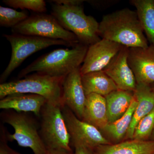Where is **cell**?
I'll list each match as a JSON object with an SVG mask.
<instances>
[{"label": "cell", "instance_id": "6da1fadb", "mask_svg": "<svg viewBox=\"0 0 154 154\" xmlns=\"http://www.w3.org/2000/svg\"><path fill=\"white\" fill-rule=\"evenodd\" d=\"M99 33L102 38L128 48L149 46L136 11L127 8L105 15L99 23Z\"/></svg>", "mask_w": 154, "mask_h": 154}, {"label": "cell", "instance_id": "7a4b0ae2", "mask_svg": "<svg viewBox=\"0 0 154 154\" xmlns=\"http://www.w3.org/2000/svg\"><path fill=\"white\" fill-rule=\"evenodd\" d=\"M89 46L79 43L71 48H59L41 56L22 69L18 75L22 79L31 73L53 77H66L81 67Z\"/></svg>", "mask_w": 154, "mask_h": 154}, {"label": "cell", "instance_id": "3957f363", "mask_svg": "<svg viewBox=\"0 0 154 154\" xmlns=\"http://www.w3.org/2000/svg\"><path fill=\"white\" fill-rule=\"evenodd\" d=\"M65 78L33 73L22 79L1 84L0 99L14 94H36L44 97L48 104L62 108V86Z\"/></svg>", "mask_w": 154, "mask_h": 154}, {"label": "cell", "instance_id": "277c9868", "mask_svg": "<svg viewBox=\"0 0 154 154\" xmlns=\"http://www.w3.org/2000/svg\"><path fill=\"white\" fill-rule=\"evenodd\" d=\"M58 5L53 3L51 15L66 30L75 34L81 44L89 46L101 40L99 23L91 16L85 14L83 3Z\"/></svg>", "mask_w": 154, "mask_h": 154}, {"label": "cell", "instance_id": "5b68a950", "mask_svg": "<svg viewBox=\"0 0 154 154\" xmlns=\"http://www.w3.org/2000/svg\"><path fill=\"white\" fill-rule=\"evenodd\" d=\"M3 36L11 44V56L8 66L0 76L1 84L5 82L12 73L33 54L53 45H61L73 47L67 42L60 39L17 33L4 34Z\"/></svg>", "mask_w": 154, "mask_h": 154}, {"label": "cell", "instance_id": "8992f818", "mask_svg": "<svg viewBox=\"0 0 154 154\" xmlns=\"http://www.w3.org/2000/svg\"><path fill=\"white\" fill-rule=\"evenodd\" d=\"M3 122L10 125L14 130L11 134L7 133L8 140H15L20 146L29 148L34 154H46L36 122L27 113L5 110L1 113Z\"/></svg>", "mask_w": 154, "mask_h": 154}, {"label": "cell", "instance_id": "52a82bcc", "mask_svg": "<svg viewBox=\"0 0 154 154\" xmlns=\"http://www.w3.org/2000/svg\"><path fill=\"white\" fill-rule=\"evenodd\" d=\"M39 134L47 149L72 151L71 138L61 107L46 103L42 109Z\"/></svg>", "mask_w": 154, "mask_h": 154}, {"label": "cell", "instance_id": "ba28073f", "mask_svg": "<svg viewBox=\"0 0 154 154\" xmlns=\"http://www.w3.org/2000/svg\"><path fill=\"white\" fill-rule=\"evenodd\" d=\"M12 33L60 39L72 46L79 43L74 33L66 30L52 15L37 14L11 28Z\"/></svg>", "mask_w": 154, "mask_h": 154}, {"label": "cell", "instance_id": "9c48e42d", "mask_svg": "<svg viewBox=\"0 0 154 154\" xmlns=\"http://www.w3.org/2000/svg\"><path fill=\"white\" fill-rule=\"evenodd\" d=\"M62 111L72 144H80L93 149L99 146L110 144L99 129L78 118L68 107L64 106Z\"/></svg>", "mask_w": 154, "mask_h": 154}, {"label": "cell", "instance_id": "30bf717a", "mask_svg": "<svg viewBox=\"0 0 154 154\" xmlns=\"http://www.w3.org/2000/svg\"><path fill=\"white\" fill-rule=\"evenodd\" d=\"M123 46L104 38L89 46L80 67L81 75L103 70Z\"/></svg>", "mask_w": 154, "mask_h": 154}, {"label": "cell", "instance_id": "8fae6325", "mask_svg": "<svg viewBox=\"0 0 154 154\" xmlns=\"http://www.w3.org/2000/svg\"><path fill=\"white\" fill-rule=\"evenodd\" d=\"M128 48L123 46L103 71L113 80L119 90L134 93L137 82L128 64Z\"/></svg>", "mask_w": 154, "mask_h": 154}, {"label": "cell", "instance_id": "7c38bea8", "mask_svg": "<svg viewBox=\"0 0 154 154\" xmlns=\"http://www.w3.org/2000/svg\"><path fill=\"white\" fill-rule=\"evenodd\" d=\"M80 67L65 78L62 86V100L64 106L68 107L78 118L82 119L87 96L82 82Z\"/></svg>", "mask_w": 154, "mask_h": 154}, {"label": "cell", "instance_id": "4fadbf2b", "mask_svg": "<svg viewBox=\"0 0 154 154\" xmlns=\"http://www.w3.org/2000/svg\"><path fill=\"white\" fill-rule=\"evenodd\" d=\"M128 62L137 83H154V46L129 48Z\"/></svg>", "mask_w": 154, "mask_h": 154}, {"label": "cell", "instance_id": "5bb4252c", "mask_svg": "<svg viewBox=\"0 0 154 154\" xmlns=\"http://www.w3.org/2000/svg\"><path fill=\"white\" fill-rule=\"evenodd\" d=\"M47 103L46 99L40 95L31 94H14L0 100V108L13 110L18 112H32L40 117L42 107Z\"/></svg>", "mask_w": 154, "mask_h": 154}, {"label": "cell", "instance_id": "9a60e30c", "mask_svg": "<svg viewBox=\"0 0 154 154\" xmlns=\"http://www.w3.org/2000/svg\"><path fill=\"white\" fill-rule=\"evenodd\" d=\"M134 96L137 105L134 113L131 124L126 136L132 139L135 128L139 121L150 113L154 107V92L150 85L137 83Z\"/></svg>", "mask_w": 154, "mask_h": 154}, {"label": "cell", "instance_id": "2e32d148", "mask_svg": "<svg viewBox=\"0 0 154 154\" xmlns=\"http://www.w3.org/2000/svg\"><path fill=\"white\" fill-rule=\"evenodd\" d=\"M82 120L102 130L108 124L107 103L104 96L92 94L87 96Z\"/></svg>", "mask_w": 154, "mask_h": 154}, {"label": "cell", "instance_id": "e0dca14e", "mask_svg": "<svg viewBox=\"0 0 154 154\" xmlns=\"http://www.w3.org/2000/svg\"><path fill=\"white\" fill-rule=\"evenodd\" d=\"M94 154H154V140L140 141L133 140L114 145L99 146Z\"/></svg>", "mask_w": 154, "mask_h": 154}, {"label": "cell", "instance_id": "ac0fdd59", "mask_svg": "<svg viewBox=\"0 0 154 154\" xmlns=\"http://www.w3.org/2000/svg\"><path fill=\"white\" fill-rule=\"evenodd\" d=\"M82 79L86 96L95 94L105 97L118 90L115 83L103 70L82 75Z\"/></svg>", "mask_w": 154, "mask_h": 154}, {"label": "cell", "instance_id": "d6986e66", "mask_svg": "<svg viewBox=\"0 0 154 154\" xmlns=\"http://www.w3.org/2000/svg\"><path fill=\"white\" fill-rule=\"evenodd\" d=\"M107 103L108 123H112L124 115L134 98L132 92L117 90L105 97Z\"/></svg>", "mask_w": 154, "mask_h": 154}, {"label": "cell", "instance_id": "ffe728a7", "mask_svg": "<svg viewBox=\"0 0 154 154\" xmlns=\"http://www.w3.org/2000/svg\"><path fill=\"white\" fill-rule=\"evenodd\" d=\"M138 18L150 45L154 46V0H131Z\"/></svg>", "mask_w": 154, "mask_h": 154}, {"label": "cell", "instance_id": "44dd1931", "mask_svg": "<svg viewBox=\"0 0 154 154\" xmlns=\"http://www.w3.org/2000/svg\"><path fill=\"white\" fill-rule=\"evenodd\" d=\"M137 105V101L134 97L128 110L124 115L114 122L108 123L102 131L113 140L118 141L121 140L125 135H126L129 129Z\"/></svg>", "mask_w": 154, "mask_h": 154}, {"label": "cell", "instance_id": "7402d4cb", "mask_svg": "<svg viewBox=\"0 0 154 154\" xmlns=\"http://www.w3.org/2000/svg\"><path fill=\"white\" fill-rule=\"evenodd\" d=\"M27 11H17L11 8L0 7V25L6 28H14L28 19Z\"/></svg>", "mask_w": 154, "mask_h": 154}, {"label": "cell", "instance_id": "603a6c76", "mask_svg": "<svg viewBox=\"0 0 154 154\" xmlns=\"http://www.w3.org/2000/svg\"><path fill=\"white\" fill-rule=\"evenodd\" d=\"M154 129V107L150 113L142 119L135 128L133 140L145 141L152 138Z\"/></svg>", "mask_w": 154, "mask_h": 154}, {"label": "cell", "instance_id": "cb8c5ba5", "mask_svg": "<svg viewBox=\"0 0 154 154\" xmlns=\"http://www.w3.org/2000/svg\"><path fill=\"white\" fill-rule=\"evenodd\" d=\"M3 2L9 7L22 11L30 10L37 14L47 11L46 3L43 0H4Z\"/></svg>", "mask_w": 154, "mask_h": 154}, {"label": "cell", "instance_id": "d4e9b609", "mask_svg": "<svg viewBox=\"0 0 154 154\" xmlns=\"http://www.w3.org/2000/svg\"><path fill=\"white\" fill-rule=\"evenodd\" d=\"M1 141H0V154H21L11 149L8 146L7 132L5 128L1 126Z\"/></svg>", "mask_w": 154, "mask_h": 154}, {"label": "cell", "instance_id": "484cf974", "mask_svg": "<svg viewBox=\"0 0 154 154\" xmlns=\"http://www.w3.org/2000/svg\"><path fill=\"white\" fill-rule=\"evenodd\" d=\"M75 148L74 154H94L93 149L79 143L73 144Z\"/></svg>", "mask_w": 154, "mask_h": 154}, {"label": "cell", "instance_id": "4316f807", "mask_svg": "<svg viewBox=\"0 0 154 154\" xmlns=\"http://www.w3.org/2000/svg\"><path fill=\"white\" fill-rule=\"evenodd\" d=\"M46 154H73L72 151L63 149H47Z\"/></svg>", "mask_w": 154, "mask_h": 154}, {"label": "cell", "instance_id": "83f0119b", "mask_svg": "<svg viewBox=\"0 0 154 154\" xmlns=\"http://www.w3.org/2000/svg\"><path fill=\"white\" fill-rule=\"evenodd\" d=\"M150 86L151 87L153 91L154 92V84H152V85H150ZM151 139L152 140L154 139V129L152 135Z\"/></svg>", "mask_w": 154, "mask_h": 154}, {"label": "cell", "instance_id": "f1b7e54d", "mask_svg": "<svg viewBox=\"0 0 154 154\" xmlns=\"http://www.w3.org/2000/svg\"></svg>", "mask_w": 154, "mask_h": 154}, {"label": "cell", "instance_id": "f546056e", "mask_svg": "<svg viewBox=\"0 0 154 154\" xmlns=\"http://www.w3.org/2000/svg\"></svg>", "mask_w": 154, "mask_h": 154}]
</instances>
